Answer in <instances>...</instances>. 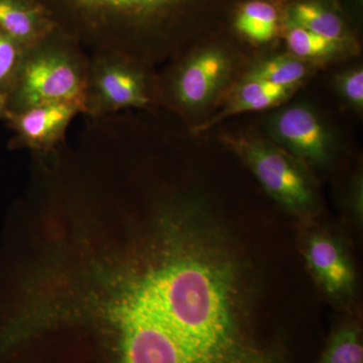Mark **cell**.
Masks as SVG:
<instances>
[{
    "mask_svg": "<svg viewBox=\"0 0 363 363\" xmlns=\"http://www.w3.org/2000/svg\"><path fill=\"white\" fill-rule=\"evenodd\" d=\"M79 111L73 104H45L16 114L13 121L26 145L43 149L59 142Z\"/></svg>",
    "mask_w": 363,
    "mask_h": 363,
    "instance_id": "cell-7",
    "label": "cell"
},
{
    "mask_svg": "<svg viewBox=\"0 0 363 363\" xmlns=\"http://www.w3.org/2000/svg\"><path fill=\"white\" fill-rule=\"evenodd\" d=\"M306 257L321 285L332 296L347 295L354 285V272L348 257L335 240L314 235L308 241Z\"/></svg>",
    "mask_w": 363,
    "mask_h": 363,
    "instance_id": "cell-6",
    "label": "cell"
},
{
    "mask_svg": "<svg viewBox=\"0 0 363 363\" xmlns=\"http://www.w3.org/2000/svg\"><path fill=\"white\" fill-rule=\"evenodd\" d=\"M286 43L293 57L300 60L326 58L336 54L341 47V43L295 26H291L286 33Z\"/></svg>",
    "mask_w": 363,
    "mask_h": 363,
    "instance_id": "cell-14",
    "label": "cell"
},
{
    "mask_svg": "<svg viewBox=\"0 0 363 363\" xmlns=\"http://www.w3.org/2000/svg\"><path fill=\"white\" fill-rule=\"evenodd\" d=\"M235 26L238 32L253 42H269L276 35L278 13L267 2H247L236 16Z\"/></svg>",
    "mask_w": 363,
    "mask_h": 363,
    "instance_id": "cell-13",
    "label": "cell"
},
{
    "mask_svg": "<svg viewBox=\"0 0 363 363\" xmlns=\"http://www.w3.org/2000/svg\"><path fill=\"white\" fill-rule=\"evenodd\" d=\"M291 26H298L325 39L342 42L344 28L335 13L312 2H301L290 11Z\"/></svg>",
    "mask_w": 363,
    "mask_h": 363,
    "instance_id": "cell-12",
    "label": "cell"
},
{
    "mask_svg": "<svg viewBox=\"0 0 363 363\" xmlns=\"http://www.w3.org/2000/svg\"><path fill=\"white\" fill-rule=\"evenodd\" d=\"M74 6L98 16L145 20L164 13L182 0H71Z\"/></svg>",
    "mask_w": 363,
    "mask_h": 363,
    "instance_id": "cell-9",
    "label": "cell"
},
{
    "mask_svg": "<svg viewBox=\"0 0 363 363\" xmlns=\"http://www.w3.org/2000/svg\"><path fill=\"white\" fill-rule=\"evenodd\" d=\"M226 143L277 202L296 213L312 209L315 193L311 182L293 156L252 136H227Z\"/></svg>",
    "mask_w": 363,
    "mask_h": 363,
    "instance_id": "cell-2",
    "label": "cell"
},
{
    "mask_svg": "<svg viewBox=\"0 0 363 363\" xmlns=\"http://www.w3.org/2000/svg\"><path fill=\"white\" fill-rule=\"evenodd\" d=\"M230 71L228 56L220 49L199 52L182 66L174 83V96L188 109L204 106L216 94Z\"/></svg>",
    "mask_w": 363,
    "mask_h": 363,
    "instance_id": "cell-5",
    "label": "cell"
},
{
    "mask_svg": "<svg viewBox=\"0 0 363 363\" xmlns=\"http://www.w3.org/2000/svg\"><path fill=\"white\" fill-rule=\"evenodd\" d=\"M321 363H363V347L359 331L344 327L332 338Z\"/></svg>",
    "mask_w": 363,
    "mask_h": 363,
    "instance_id": "cell-15",
    "label": "cell"
},
{
    "mask_svg": "<svg viewBox=\"0 0 363 363\" xmlns=\"http://www.w3.org/2000/svg\"><path fill=\"white\" fill-rule=\"evenodd\" d=\"M295 88L279 87L262 81L243 80L220 113L196 128V131L209 130L227 117L248 111H259L285 101Z\"/></svg>",
    "mask_w": 363,
    "mask_h": 363,
    "instance_id": "cell-8",
    "label": "cell"
},
{
    "mask_svg": "<svg viewBox=\"0 0 363 363\" xmlns=\"http://www.w3.org/2000/svg\"><path fill=\"white\" fill-rule=\"evenodd\" d=\"M2 106V97L1 95H0V107Z\"/></svg>",
    "mask_w": 363,
    "mask_h": 363,
    "instance_id": "cell-18",
    "label": "cell"
},
{
    "mask_svg": "<svg viewBox=\"0 0 363 363\" xmlns=\"http://www.w3.org/2000/svg\"><path fill=\"white\" fill-rule=\"evenodd\" d=\"M337 88L341 95L357 109L363 106V71L355 68L338 76Z\"/></svg>",
    "mask_w": 363,
    "mask_h": 363,
    "instance_id": "cell-16",
    "label": "cell"
},
{
    "mask_svg": "<svg viewBox=\"0 0 363 363\" xmlns=\"http://www.w3.org/2000/svg\"><path fill=\"white\" fill-rule=\"evenodd\" d=\"M309 73L303 60L278 56L266 60L248 72L245 80L262 81L279 87L297 88Z\"/></svg>",
    "mask_w": 363,
    "mask_h": 363,
    "instance_id": "cell-11",
    "label": "cell"
},
{
    "mask_svg": "<svg viewBox=\"0 0 363 363\" xmlns=\"http://www.w3.org/2000/svg\"><path fill=\"white\" fill-rule=\"evenodd\" d=\"M149 102L145 76L128 56L118 52L97 55L88 69L86 111L112 112L145 106Z\"/></svg>",
    "mask_w": 363,
    "mask_h": 363,
    "instance_id": "cell-3",
    "label": "cell"
},
{
    "mask_svg": "<svg viewBox=\"0 0 363 363\" xmlns=\"http://www.w3.org/2000/svg\"><path fill=\"white\" fill-rule=\"evenodd\" d=\"M21 59L18 43L9 35L0 33V84L11 77L21 63Z\"/></svg>",
    "mask_w": 363,
    "mask_h": 363,
    "instance_id": "cell-17",
    "label": "cell"
},
{
    "mask_svg": "<svg viewBox=\"0 0 363 363\" xmlns=\"http://www.w3.org/2000/svg\"><path fill=\"white\" fill-rule=\"evenodd\" d=\"M0 28L18 44L35 43L42 32L39 14L18 0H0Z\"/></svg>",
    "mask_w": 363,
    "mask_h": 363,
    "instance_id": "cell-10",
    "label": "cell"
},
{
    "mask_svg": "<svg viewBox=\"0 0 363 363\" xmlns=\"http://www.w3.org/2000/svg\"><path fill=\"white\" fill-rule=\"evenodd\" d=\"M272 130L294 157L314 164H324L330 157V135L309 107L296 105L284 109L272 119Z\"/></svg>",
    "mask_w": 363,
    "mask_h": 363,
    "instance_id": "cell-4",
    "label": "cell"
},
{
    "mask_svg": "<svg viewBox=\"0 0 363 363\" xmlns=\"http://www.w3.org/2000/svg\"><path fill=\"white\" fill-rule=\"evenodd\" d=\"M88 68L75 52L62 48L33 52L21 68V111L45 104H67L86 111Z\"/></svg>",
    "mask_w": 363,
    "mask_h": 363,
    "instance_id": "cell-1",
    "label": "cell"
}]
</instances>
